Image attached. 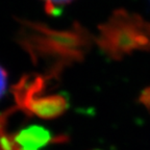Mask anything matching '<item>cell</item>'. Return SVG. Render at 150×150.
Returning <instances> with one entry per match:
<instances>
[{
	"label": "cell",
	"instance_id": "6da1fadb",
	"mask_svg": "<svg viewBox=\"0 0 150 150\" xmlns=\"http://www.w3.org/2000/svg\"><path fill=\"white\" fill-rule=\"evenodd\" d=\"M92 37L79 24L67 30H55L46 25L23 21L18 42L35 63L44 62L50 66L47 77L59 75L66 66L83 59L89 50Z\"/></svg>",
	"mask_w": 150,
	"mask_h": 150
},
{
	"label": "cell",
	"instance_id": "7a4b0ae2",
	"mask_svg": "<svg viewBox=\"0 0 150 150\" xmlns=\"http://www.w3.org/2000/svg\"><path fill=\"white\" fill-rule=\"evenodd\" d=\"M96 42L114 59H121L136 51L150 50V23L140 15L117 9L99 26Z\"/></svg>",
	"mask_w": 150,
	"mask_h": 150
},
{
	"label": "cell",
	"instance_id": "3957f363",
	"mask_svg": "<svg viewBox=\"0 0 150 150\" xmlns=\"http://www.w3.org/2000/svg\"><path fill=\"white\" fill-rule=\"evenodd\" d=\"M48 80L47 77L35 75L22 78L17 87V98L24 108L42 118H55L67 108V99L62 95L54 94L40 97Z\"/></svg>",
	"mask_w": 150,
	"mask_h": 150
},
{
	"label": "cell",
	"instance_id": "277c9868",
	"mask_svg": "<svg viewBox=\"0 0 150 150\" xmlns=\"http://www.w3.org/2000/svg\"><path fill=\"white\" fill-rule=\"evenodd\" d=\"M17 141L25 150H37L50 143L51 134L48 130L40 126H31L17 137Z\"/></svg>",
	"mask_w": 150,
	"mask_h": 150
},
{
	"label": "cell",
	"instance_id": "5b68a950",
	"mask_svg": "<svg viewBox=\"0 0 150 150\" xmlns=\"http://www.w3.org/2000/svg\"><path fill=\"white\" fill-rule=\"evenodd\" d=\"M46 12L49 15H56L64 6L68 5L73 0H42Z\"/></svg>",
	"mask_w": 150,
	"mask_h": 150
},
{
	"label": "cell",
	"instance_id": "8992f818",
	"mask_svg": "<svg viewBox=\"0 0 150 150\" xmlns=\"http://www.w3.org/2000/svg\"><path fill=\"white\" fill-rule=\"evenodd\" d=\"M7 84V73L4 69L0 66V98L4 95Z\"/></svg>",
	"mask_w": 150,
	"mask_h": 150
},
{
	"label": "cell",
	"instance_id": "52a82bcc",
	"mask_svg": "<svg viewBox=\"0 0 150 150\" xmlns=\"http://www.w3.org/2000/svg\"><path fill=\"white\" fill-rule=\"evenodd\" d=\"M141 101H142L144 105L150 108V88L143 92L142 96H141Z\"/></svg>",
	"mask_w": 150,
	"mask_h": 150
}]
</instances>
